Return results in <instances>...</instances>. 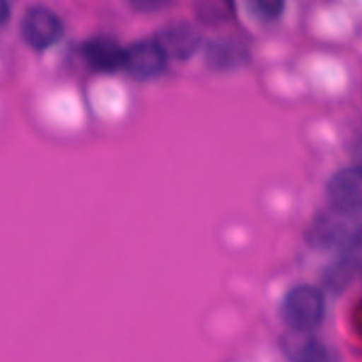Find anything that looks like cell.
<instances>
[{"label": "cell", "mask_w": 362, "mask_h": 362, "mask_svg": "<svg viewBox=\"0 0 362 362\" xmlns=\"http://www.w3.org/2000/svg\"><path fill=\"white\" fill-rule=\"evenodd\" d=\"M306 243L315 250L352 253L362 243V226L356 216L331 209L311 221Z\"/></svg>", "instance_id": "1"}, {"label": "cell", "mask_w": 362, "mask_h": 362, "mask_svg": "<svg viewBox=\"0 0 362 362\" xmlns=\"http://www.w3.org/2000/svg\"><path fill=\"white\" fill-rule=\"evenodd\" d=\"M281 315L290 331L313 332L325 318V296L313 285H297L286 292Z\"/></svg>", "instance_id": "2"}, {"label": "cell", "mask_w": 362, "mask_h": 362, "mask_svg": "<svg viewBox=\"0 0 362 362\" xmlns=\"http://www.w3.org/2000/svg\"><path fill=\"white\" fill-rule=\"evenodd\" d=\"M62 34L64 25L60 18L45 6L30 7L21 20V37L37 52L57 45Z\"/></svg>", "instance_id": "3"}, {"label": "cell", "mask_w": 362, "mask_h": 362, "mask_svg": "<svg viewBox=\"0 0 362 362\" xmlns=\"http://www.w3.org/2000/svg\"><path fill=\"white\" fill-rule=\"evenodd\" d=\"M327 197L332 209L350 216L362 214V166L341 168L327 184Z\"/></svg>", "instance_id": "4"}, {"label": "cell", "mask_w": 362, "mask_h": 362, "mask_svg": "<svg viewBox=\"0 0 362 362\" xmlns=\"http://www.w3.org/2000/svg\"><path fill=\"white\" fill-rule=\"evenodd\" d=\"M168 60V55L156 39L138 41L126 48L124 69L136 80H156L166 71Z\"/></svg>", "instance_id": "5"}, {"label": "cell", "mask_w": 362, "mask_h": 362, "mask_svg": "<svg viewBox=\"0 0 362 362\" xmlns=\"http://www.w3.org/2000/svg\"><path fill=\"white\" fill-rule=\"evenodd\" d=\"M156 41L161 45L168 59L187 60L200 48L202 34L194 25L187 21H175L161 28L156 35Z\"/></svg>", "instance_id": "6"}, {"label": "cell", "mask_w": 362, "mask_h": 362, "mask_svg": "<svg viewBox=\"0 0 362 362\" xmlns=\"http://www.w3.org/2000/svg\"><path fill=\"white\" fill-rule=\"evenodd\" d=\"M83 59L87 66L98 73H117L124 69L126 64V48H122L115 39L98 35L83 45Z\"/></svg>", "instance_id": "7"}, {"label": "cell", "mask_w": 362, "mask_h": 362, "mask_svg": "<svg viewBox=\"0 0 362 362\" xmlns=\"http://www.w3.org/2000/svg\"><path fill=\"white\" fill-rule=\"evenodd\" d=\"M281 352L288 362H329V350L311 332L290 331L281 339Z\"/></svg>", "instance_id": "8"}, {"label": "cell", "mask_w": 362, "mask_h": 362, "mask_svg": "<svg viewBox=\"0 0 362 362\" xmlns=\"http://www.w3.org/2000/svg\"><path fill=\"white\" fill-rule=\"evenodd\" d=\"M205 60L214 71H235L246 66L250 49L237 39H216L205 49Z\"/></svg>", "instance_id": "9"}, {"label": "cell", "mask_w": 362, "mask_h": 362, "mask_svg": "<svg viewBox=\"0 0 362 362\" xmlns=\"http://www.w3.org/2000/svg\"><path fill=\"white\" fill-rule=\"evenodd\" d=\"M194 16L211 27L226 23L235 14V0H194Z\"/></svg>", "instance_id": "10"}, {"label": "cell", "mask_w": 362, "mask_h": 362, "mask_svg": "<svg viewBox=\"0 0 362 362\" xmlns=\"http://www.w3.org/2000/svg\"><path fill=\"white\" fill-rule=\"evenodd\" d=\"M253 6L265 20H278L285 11V0H253Z\"/></svg>", "instance_id": "11"}, {"label": "cell", "mask_w": 362, "mask_h": 362, "mask_svg": "<svg viewBox=\"0 0 362 362\" xmlns=\"http://www.w3.org/2000/svg\"><path fill=\"white\" fill-rule=\"evenodd\" d=\"M126 2L140 13H156V11L165 9L172 0H126Z\"/></svg>", "instance_id": "12"}, {"label": "cell", "mask_w": 362, "mask_h": 362, "mask_svg": "<svg viewBox=\"0 0 362 362\" xmlns=\"http://www.w3.org/2000/svg\"><path fill=\"white\" fill-rule=\"evenodd\" d=\"M357 152H359V158H361V161H362V140H361V144H359V148H357Z\"/></svg>", "instance_id": "13"}]
</instances>
